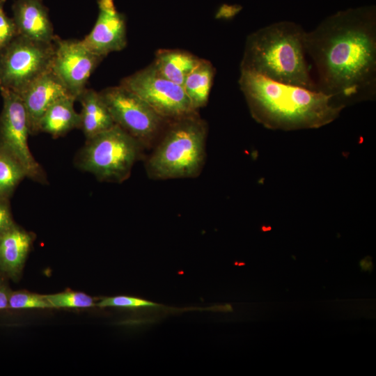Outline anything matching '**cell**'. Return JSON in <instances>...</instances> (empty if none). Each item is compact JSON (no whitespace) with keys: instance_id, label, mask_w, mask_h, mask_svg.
Here are the masks:
<instances>
[{"instance_id":"cell-1","label":"cell","mask_w":376,"mask_h":376,"mask_svg":"<svg viewBox=\"0 0 376 376\" xmlns=\"http://www.w3.org/2000/svg\"><path fill=\"white\" fill-rule=\"evenodd\" d=\"M315 65L317 90L338 105L373 99L376 92V9L348 8L322 20L305 35Z\"/></svg>"},{"instance_id":"cell-2","label":"cell","mask_w":376,"mask_h":376,"mask_svg":"<svg viewBox=\"0 0 376 376\" xmlns=\"http://www.w3.org/2000/svg\"><path fill=\"white\" fill-rule=\"evenodd\" d=\"M238 84L252 117L267 128H318L334 121L345 107L321 91L277 82L240 70Z\"/></svg>"},{"instance_id":"cell-3","label":"cell","mask_w":376,"mask_h":376,"mask_svg":"<svg viewBox=\"0 0 376 376\" xmlns=\"http://www.w3.org/2000/svg\"><path fill=\"white\" fill-rule=\"evenodd\" d=\"M305 30L290 21H280L246 38L240 70L271 80L317 90L306 59Z\"/></svg>"},{"instance_id":"cell-4","label":"cell","mask_w":376,"mask_h":376,"mask_svg":"<svg viewBox=\"0 0 376 376\" xmlns=\"http://www.w3.org/2000/svg\"><path fill=\"white\" fill-rule=\"evenodd\" d=\"M207 126L196 113L172 120L148 158L146 171L155 180L194 178L205 162Z\"/></svg>"},{"instance_id":"cell-5","label":"cell","mask_w":376,"mask_h":376,"mask_svg":"<svg viewBox=\"0 0 376 376\" xmlns=\"http://www.w3.org/2000/svg\"><path fill=\"white\" fill-rule=\"evenodd\" d=\"M143 146L117 125L86 140L75 163L98 180L120 183L130 175Z\"/></svg>"},{"instance_id":"cell-6","label":"cell","mask_w":376,"mask_h":376,"mask_svg":"<svg viewBox=\"0 0 376 376\" xmlns=\"http://www.w3.org/2000/svg\"><path fill=\"white\" fill-rule=\"evenodd\" d=\"M53 42H42L18 35L0 52V88L18 94L51 70Z\"/></svg>"},{"instance_id":"cell-7","label":"cell","mask_w":376,"mask_h":376,"mask_svg":"<svg viewBox=\"0 0 376 376\" xmlns=\"http://www.w3.org/2000/svg\"><path fill=\"white\" fill-rule=\"evenodd\" d=\"M0 92L3 100L0 113V148L21 164L26 178L41 184L47 183V175L29 147L28 138L31 134L20 95L6 88H0Z\"/></svg>"},{"instance_id":"cell-8","label":"cell","mask_w":376,"mask_h":376,"mask_svg":"<svg viewBox=\"0 0 376 376\" xmlns=\"http://www.w3.org/2000/svg\"><path fill=\"white\" fill-rule=\"evenodd\" d=\"M120 85L143 100L165 120L197 112L183 87L162 76L152 63L123 78Z\"/></svg>"},{"instance_id":"cell-9","label":"cell","mask_w":376,"mask_h":376,"mask_svg":"<svg viewBox=\"0 0 376 376\" xmlns=\"http://www.w3.org/2000/svg\"><path fill=\"white\" fill-rule=\"evenodd\" d=\"M100 93L116 125L135 138L143 147L152 143L159 133L164 118L121 85L107 87Z\"/></svg>"},{"instance_id":"cell-10","label":"cell","mask_w":376,"mask_h":376,"mask_svg":"<svg viewBox=\"0 0 376 376\" xmlns=\"http://www.w3.org/2000/svg\"><path fill=\"white\" fill-rule=\"evenodd\" d=\"M104 57L88 49L77 40L56 36L52 70L77 100L86 88L88 80Z\"/></svg>"},{"instance_id":"cell-11","label":"cell","mask_w":376,"mask_h":376,"mask_svg":"<svg viewBox=\"0 0 376 376\" xmlns=\"http://www.w3.org/2000/svg\"><path fill=\"white\" fill-rule=\"evenodd\" d=\"M98 15L91 32L81 42L93 53L105 57L127 45L126 19L114 0H97Z\"/></svg>"},{"instance_id":"cell-12","label":"cell","mask_w":376,"mask_h":376,"mask_svg":"<svg viewBox=\"0 0 376 376\" xmlns=\"http://www.w3.org/2000/svg\"><path fill=\"white\" fill-rule=\"evenodd\" d=\"M22 98L31 134L40 132L41 118L56 100L72 95L58 77L49 70L19 94Z\"/></svg>"},{"instance_id":"cell-13","label":"cell","mask_w":376,"mask_h":376,"mask_svg":"<svg viewBox=\"0 0 376 376\" xmlns=\"http://www.w3.org/2000/svg\"><path fill=\"white\" fill-rule=\"evenodd\" d=\"M12 10L19 35L42 42L55 40L48 10L42 0H15Z\"/></svg>"},{"instance_id":"cell-14","label":"cell","mask_w":376,"mask_h":376,"mask_svg":"<svg viewBox=\"0 0 376 376\" xmlns=\"http://www.w3.org/2000/svg\"><path fill=\"white\" fill-rule=\"evenodd\" d=\"M31 235L15 223L0 236V272L15 276L19 274L31 249Z\"/></svg>"},{"instance_id":"cell-15","label":"cell","mask_w":376,"mask_h":376,"mask_svg":"<svg viewBox=\"0 0 376 376\" xmlns=\"http://www.w3.org/2000/svg\"><path fill=\"white\" fill-rule=\"evenodd\" d=\"M77 100L81 106L79 128L86 139L96 136L115 125L100 92L86 88Z\"/></svg>"},{"instance_id":"cell-16","label":"cell","mask_w":376,"mask_h":376,"mask_svg":"<svg viewBox=\"0 0 376 376\" xmlns=\"http://www.w3.org/2000/svg\"><path fill=\"white\" fill-rule=\"evenodd\" d=\"M77 99L72 95L63 97L54 102L42 116L39 130L56 138L75 128H79L80 116L74 107Z\"/></svg>"},{"instance_id":"cell-17","label":"cell","mask_w":376,"mask_h":376,"mask_svg":"<svg viewBox=\"0 0 376 376\" xmlns=\"http://www.w3.org/2000/svg\"><path fill=\"white\" fill-rule=\"evenodd\" d=\"M201 58L189 52L181 49H159L153 65L169 80L182 86V84Z\"/></svg>"},{"instance_id":"cell-18","label":"cell","mask_w":376,"mask_h":376,"mask_svg":"<svg viewBox=\"0 0 376 376\" xmlns=\"http://www.w3.org/2000/svg\"><path fill=\"white\" fill-rule=\"evenodd\" d=\"M215 72L216 70L210 61L201 58L186 77L182 87L196 111L207 103Z\"/></svg>"},{"instance_id":"cell-19","label":"cell","mask_w":376,"mask_h":376,"mask_svg":"<svg viewBox=\"0 0 376 376\" xmlns=\"http://www.w3.org/2000/svg\"><path fill=\"white\" fill-rule=\"evenodd\" d=\"M24 169L10 155L0 148V197L10 199L23 179Z\"/></svg>"},{"instance_id":"cell-20","label":"cell","mask_w":376,"mask_h":376,"mask_svg":"<svg viewBox=\"0 0 376 376\" xmlns=\"http://www.w3.org/2000/svg\"><path fill=\"white\" fill-rule=\"evenodd\" d=\"M52 307L89 308L95 306L93 299L88 295L78 292H63L44 295Z\"/></svg>"},{"instance_id":"cell-21","label":"cell","mask_w":376,"mask_h":376,"mask_svg":"<svg viewBox=\"0 0 376 376\" xmlns=\"http://www.w3.org/2000/svg\"><path fill=\"white\" fill-rule=\"evenodd\" d=\"M51 307L50 304L45 298L44 295L22 291L10 292L9 295L8 308H45Z\"/></svg>"},{"instance_id":"cell-22","label":"cell","mask_w":376,"mask_h":376,"mask_svg":"<svg viewBox=\"0 0 376 376\" xmlns=\"http://www.w3.org/2000/svg\"><path fill=\"white\" fill-rule=\"evenodd\" d=\"M4 2L5 0H0V52L19 35L13 19L4 10Z\"/></svg>"},{"instance_id":"cell-23","label":"cell","mask_w":376,"mask_h":376,"mask_svg":"<svg viewBox=\"0 0 376 376\" xmlns=\"http://www.w3.org/2000/svg\"><path fill=\"white\" fill-rule=\"evenodd\" d=\"M99 307L141 308L155 307L157 305L145 299L127 296L107 297L98 304Z\"/></svg>"},{"instance_id":"cell-24","label":"cell","mask_w":376,"mask_h":376,"mask_svg":"<svg viewBox=\"0 0 376 376\" xmlns=\"http://www.w3.org/2000/svg\"><path fill=\"white\" fill-rule=\"evenodd\" d=\"M14 224L10 199L0 197V236Z\"/></svg>"},{"instance_id":"cell-25","label":"cell","mask_w":376,"mask_h":376,"mask_svg":"<svg viewBox=\"0 0 376 376\" xmlns=\"http://www.w3.org/2000/svg\"><path fill=\"white\" fill-rule=\"evenodd\" d=\"M360 267L363 271H369L370 272L373 268V263L370 257H366L364 259L360 261Z\"/></svg>"}]
</instances>
